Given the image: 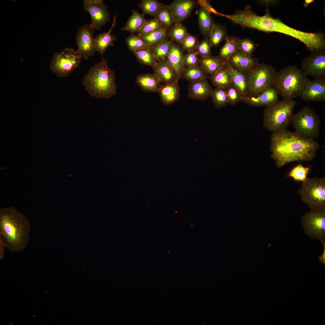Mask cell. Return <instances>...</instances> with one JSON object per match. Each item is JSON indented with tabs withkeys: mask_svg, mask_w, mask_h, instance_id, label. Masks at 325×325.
Here are the masks:
<instances>
[{
	"mask_svg": "<svg viewBox=\"0 0 325 325\" xmlns=\"http://www.w3.org/2000/svg\"><path fill=\"white\" fill-rule=\"evenodd\" d=\"M271 156L278 168L295 161H309L319 147L314 139L286 129L273 132L271 138Z\"/></svg>",
	"mask_w": 325,
	"mask_h": 325,
	"instance_id": "1",
	"label": "cell"
},
{
	"mask_svg": "<svg viewBox=\"0 0 325 325\" xmlns=\"http://www.w3.org/2000/svg\"><path fill=\"white\" fill-rule=\"evenodd\" d=\"M30 221L13 207L0 209V240L10 252H18L28 245Z\"/></svg>",
	"mask_w": 325,
	"mask_h": 325,
	"instance_id": "2",
	"label": "cell"
},
{
	"mask_svg": "<svg viewBox=\"0 0 325 325\" xmlns=\"http://www.w3.org/2000/svg\"><path fill=\"white\" fill-rule=\"evenodd\" d=\"M115 80L114 72L103 57L101 61L91 67L83 78V85L91 96L105 99L116 95Z\"/></svg>",
	"mask_w": 325,
	"mask_h": 325,
	"instance_id": "3",
	"label": "cell"
},
{
	"mask_svg": "<svg viewBox=\"0 0 325 325\" xmlns=\"http://www.w3.org/2000/svg\"><path fill=\"white\" fill-rule=\"evenodd\" d=\"M310 80L301 69L289 65L277 72L273 87L284 98L293 99L301 97Z\"/></svg>",
	"mask_w": 325,
	"mask_h": 325,
	"instance_id": "4",
	"label": "cell"
},
{
	"mask_svg": "<svg viewBox=\"0 0 325 325\" xmlns=\"http://www.w3.org/2000/svg\"><path fill=\"white\" fill-rule=\"evenodd\" d=\"M264 32H277L288 35L302 42L312 52L324 50L325 39L321 33H311L299 30L284 24L279 19L274 18L268 14Z\"/></svg>",
	"mask_w": 325,
	"mask_h": 325,
	"instance_id": "5",
	"label": "cell"
},
{
	"mask_svg": "<svg viewBox=\"0 0 325 325\" xmlns=\"http://www.w3.org/2000/svg\"><path fill=\"white\" fill-rule=\"evenodd\" d=\"M296 103L293 99L284 98L267 106L263 112L264 126L273 132L286 129Z\"/></svg>",
	"mask_w": 325,
	"mask_h": 325,
	"instance_id": "6",
	"label": "cell"
},
{
	"mask_svg": "<svg viewBox=\"0 0 325 325\" xmlns=\"http://www.w3.org/2000/svg\"><path fill=\"white\" fill-rule=\"evenodd\" d=\"M301 200L311 210L325 209V178H307L298 190Z\"/></svg>",
	"mask_w": 325,
	"mask_h": 325,
	"instance_id": "7",
	"label": "cell"
},
{
	"mask_svg": "<svg viewBox=\"0 0 325 325\" xmlns=\"http://www.w3.org/2000/svg\"><path fill=\"white\" fill-rule=\"evenodd\" d=\"M277 72L271 65L259 63L247 73L249 81L248 96L256 97L273 87Z\"/></svg>",
	"mask_w": 325,
	"mask_h": 325,
	"instance_id": "8",
	"label": "cell"
},
{
	"mask_svg": "<svg viewBox=\"0 0 325 325\" xmlns=\"http://www.w3.org/2000/svg\"><path fill=\"white\" fill-rule=\"evenodd\" d=\"M296 132L304 137L314 139L319 136L320 121L315 111L308 106L302 107L291 120Z\"/></svg>",
	"mask_w": 325,
	"mask_h": 325,
	"instance_id": "9",
	"label": "cell"
},
{
	"mask_svg": "<svg viewBox=\"0 0 325 325\" xmlns=\"http://www.w3.org/2000/svg\"><path fill=\"white\" fill-rule=\"evenodd\" d=\"M82 57L78 50L65 48L55 53L52 57L50 68L58 76L66 77L79 67Z\"/></svg>",
	"mask_w": 325,
	"mask_h": 325,
	"instance_id": "10",
	"label": "cell"
},
{
	"mask_svg": "<svg viewBox=\"0 0 325 325\" xmlns=\"http://www.w3.org/2000/svg\"><path fill=\"white\" fill-rule=\"evenodd\" d=\"M301 223L305 234L321 242L325 238V209L311 211L301 217Z\"/></svg>",
	"mask_w": 325,
	"mask_h": 325,
	"instance_id": "11",
	"label": "cell"
},
{
	"mask_svg": "<svg viewBox=\"0 0 325 325\" xmlns=\"http://www.w3.org/2000/svg\"><path fill=\"white\" fill-rule=\"evenodd\" d=\"M83 9L90 14V24L94 29L99 30L110 20L108 6L102 0H84Z\"/></svg>",
	"mask_w": 325,
	"mask_h": 325,
	"instance_id": "12",
	"label": "cell"
},
{
	"mask_svg": "<svg viewBox=\"0 0 325 325\" xmlns=\"http://www.w3.org/2000/svg\"><path fill=\"white\" fill-rule=\"evenodd\" d=\"M94 30L90 24H85L78 30L76 33L77 50L85 60L94 55L96 51L93 36Z\"/></svg>",
	"mask_w": 325,
	"mask_h": 325,
	"instance_id": "13",
	"label": "cell"
},
{
	"mask_svg": "<svg viewBox=\"0 0 325 325\" xmlns=\"http://www.w3.org/2000/svg\"><path fill=\"white\" fill-rule=\"evenodd\" d=\"M301 70L307 76L315 78L325 77L324 50L312 52L302 61Z\"/></svg>",
	"mask_w": 325,
	"mask_h": 325,
	"instance_id": "14",
	"label": "cell"
},
{
	"mask_svg": "<svg viewBox=\"0 0 325 325\" xmlns=\"http://www.w3.org/2000/svg\"><path fill=\"white\" fill-rule=\"evenodd\" d=\"M306 101H325V77L315 78L310 80L301 97Z\"/></svg>",
	"mask_w": 325,
	"mask_h": 325,
	"instance_id": "15",
	"label": "cell"
},
{
	"mask_svg": "<svg viewBox=\"0 0 325 325\" xmlns=\"http://www.w3.org/2000/svg\"><path fill=\"white\" fill-rule=\"evenodd\" d=\"M196 4L193 0H175L169 5L175 23H181L188 17Z\"/></svg>",
	"mask_w": 325,
	"mask_h": 325,
	"instance_id": "16",
	"label": "cell"
},
{
	"mask_svg": "<svg viewBox=\"0 0 325 325\" xmlns=\"http://www.w3.org/2000/svg\"><path fill=\"white\" fill-rule=\"evenodd\" d=\"M228 62L234 69L247 73L259 63L258 60L245 55L239 50L229 58Z\"/></svg>",
	"mask_w": 325,
	"mask_h": 325,
	"instance_id": "17",
	"label": "cell"
},
{
	"mask_svg": "<svg viewBox=\"0 0 325 325\" xmlns=\"http://www.w3.org/2000/svg\"><path fill=\"white\" fill-rule=\"evenodd\" d=\"M188 88V98L199 101H204L208 98L213 90L207 78L190 82Z\"/></svg>",
	"mask_w": 325,
	"mask_h": 325,
	"instance_id": "18",
	"label": "cell"
},
{
	"mask_svg": "<svg viewBox=\"0 0 325 325\" xmlns=\"http://www.w3.org/2000/svg\"><path fill=\"white\" fill-rule=\"evenodd\" d=\"M279 101V95L273 87L265 90L256 97L247 96L243 102L254 107L268 106Z\"/></svg>",
	"mask_w": 325,
	"mask_h": 325,
	"instance_id": "19",
	"label": "cell"
},
{
	"mask_svg": "<svg viewBox=\"0 0 325 325\" xmlns=\"http://www.w3.org/2000/svg\"><path fill=\"white\" fill-rule=\"evenodd\" d=\"M183 51L179 45L172 42L167 61L175 70L178 82L181 78V73L184 68V54Z\"/></svg>",
	"mask_w": 325,
	"mask_h": 325,
	"instance_id": "20",
	"label": "cell"
},
{
	"mask_svg": "<svg viewBox=\"0 0 325 325\" xmlns=\"http://www.w3.org/2000/svg\"><path fill=\"white\" fill-rule=\"evenodd\" d=\"M116 20L114 13L112 25L109 30L100 33L94 37L96 51L100 54L102 57L107 48L114 45L113 42L116 40V36L111 34L112 29L116 24Z\"/></svg>",
	"mask_w": 325,
	"mask_h": 325,
	"instance_id": "21",
	"label": "cell"
},
{
	"mask_svg": "<svg viewBox=\"0 0 325 325\" xmlns=\"http://www.w3.org/2000/svg\"><path fill=\"white\" fill-rule=\"evenodd\" d=\"M180 88L178 82L175 81L162 85L158 92L161 102L168 105L178 100L180 96Z\"/></svg>",
	"mask_w": 325,
	"mask_h": 325,
	"instance_id": "22",
	"label": "cell"
},
{
	"mask_svg": "<svg viewBox=\"0 0 325 325\" xmlns=\"http://www.w3.org/2000/svg\"><path fill=\"white\" fill-rule=\"evenodd\" d=\"M152 68L154 73L162 82L166 84L178 82L175 70L167 60L157 62Z\"/></svg>",
	"mask_w": 325,
	"mask_h": 325,
	"instance_id": "23",
	"label": "cell"
},
{
	"mask_svg": "<svg viewBox=\"0 0 325 325\" xmlns=\"http://www.w3.org/2000/svg\"><path fill=\"white\" fill-rule=\"evenodd\" d=\"M226 67L231 74L233 85L239 91L243 98L247 96L249 81L247 73L234 69L228 61Z\"/></svg>",
	"mask_w": 325,
	"mask_h": 325,
	"instance_id": "24",
	"label": "cell"
},
{
	"mask_svg": "<svg viewBox=\"0 0 325 325\" xmlns=\"http://www.w3.org/2000/svg\"><path fill=\"white\" fill-rule=\"evenodd\" d=\"M200 66L211 77L220 69L226 66L227 61L220 56L200 57Z\"/></svg>",
	"mask_w": 325,
	"mask_h": 325,
	"instance_id": "25",
	"label": "cell"
},
{
	"mask_svg": "<svg viewBox=\"0 0 325 325\" xmlns=\"http://www.w3.org/2000/svg\"><path fill=\"white\" fill-rule=\"evenodd\" d=\"M136 82L142 89L151 92H158L162 85V82L154 73L139 75Z\"/></svg>",
	"mask_w": 325,
	"mask_h": 325,
	"instance_id": "26",
	"label": "cell"
},
{
	"mask_svg": "<svg viewBox=\"0 0 325 325\" xmlns=\"http://www.w3.org/2000/svg\"><path fill=\"white\" fill-rule=\"evenodd\" d=\"M198 23L203 35L209 37L215 23L209 11L204 6L201 5L198 11Z\"/></svg>",
	"mask_w": 325,
	"mask_h": 325,
	"instance_id": "27",
	"label": "cell"
},
{
	"mask_svg": "<svg viewBox=\"0 0 325 325\" xmlns=\"http://www.w3.org/2000/svg\"><path fill=\"white\" fill-rule=\"evenodd\" d=\"M210 79L216 88L226 89L233 84L231 74L226 66L217 71Z\"/></svg>",
	"mask_w": 325,
	"mask_h": 325,
	"instance_id": "28",
	"label": "cell"
},
{
	"mask_svg": "<svg viewBox=\"0 0 325 325\" xmlns=\"http://www.w3.org/2000/svg\"><path fill=\"white\" fill-rule=\"evenodd\" d=\"M146 20L143 15L133 9L132 14L129 17L125 26L122 28L121 30L128 31L133 35L141 29Z\"/></svg>",
	"mask_w": 325,
	"mask_h": 325,
	"instance_id": "29",
	"label": "cell"
},
{
	"mask_svg": "<svg viewBox=\"0 0 325 325\" xmlns=\"http://www.w3.org/2000/svg\"><path fill=\"white\" fill-rule=\"evenodd\" d=\"M168 29L162 27L158 30L140 36L151 48L154 46L168 39Z\"/></svg>",
	"mask_w": 325,
	"mask_h": 325,
	"instance_id": "30",
	"label": "cell"
},
{
	"mask_svg": "<svg viewBox=\"0 0 325 325\" xmlns=\"http://www.w3.org/2000/svg\"><path fill=\"white\" fill-rule=\"evenodd\" d=\"M181 77L190 82L209 78V76L200 65L184 68L182 72Z\"/></svg>",
	"mask_w": 325,
	"mask_h": 325,
	"instance_id": "31",
	"label": "cell"
},
{
	"mask_svg": "<svg viewBox=\"0 0 325 325\" xmlns=\"http://www.w3.org/2000/svg\"><path fill=\"white\" fill-rule=\"evenodd\" d=\"M240 39L235 36H228L220 51L219 56L228 61L232 55L239 50L238 44Z\"/></svg>",
	"mask_w": 325,
	"mask_h": 325,
	"instance_id": "32",
	"label": "cell"
},
{
	"mask_svg": "<svg viewBox=\"0 0 325 325\" xmlns=\"http://www.w3.org/2000/svg\"><path fill=\"white\" fill-rule=\"evenodd\" d=\"M138 60L142 64L149 66L152 68L157 64L151 48H141L133 52Z\"/></svg>",
	"mask_w": 325,
	"mask_h": 325,
	"instance_id": "33",
	"label": "cell"
},
{
	"mask_svg": "<svg viewBox=\"0 0 325 325\" xmlns=\"http://www.w3.org/2000/svg\"><path fill=\"white\" fill-rule=\"evenodd\" d=\"M172 42L167 39L152 48L154 56L158 62L167 60Z\"/></svg>",
	"mask_w": 325,
	"mask_h": 325,
	"instance_id": "34",
	"label": "cell"
},
{
	"mask_svg": "<svg viewBox=\"0 0 325 325\" xmlns=\"http://www.w3.org/2000/svg\"><path fill=\"white\" fill-rule=\"evenodd\" d=\"M161 22L162 27L169 29L175 24L172 11L169 5H164L155 17Z\"/></svg>",
	"mask_w": 325,
	"mask_h": 325,
	"instance_id": "35",
	"label": "cell"
},
{
	"mask_svg": "<svg viewBox=\"0 0 325 325\" xmlns=\"http://www.w3.org/2000/svg\"><path fill=\"white\" fill-rule=\"evenodd\" d=\"M164 5L156 0H142L138 6L142 11L144 16L148 15L155 17L160 8Z\"/></svg>",
	"mask_w": 325,
	"mask_h": 325,
	"instance_id": "36",
	"label": "cell"
},
{
	"mask_svg": "<svg viewBox=\"0 0 325 325\" xmlns=\"http://www.w3.org/2000/svg\"><path fill=\"white\" fill-rule=\"evenodd\" d=\"M210 96L216 109L222 108L229 104L226 88H216L213 89Z\"/></svg>",
	"mask_w": 325,
	"mask_h": 325,
	"instance_id": "37",
	"label": "cell"
},
{
	"mask_svg": "<svg viewBox=\"0 0 325 325\" xmlns=\"http://www.w3.org/2000/svg\"><path fill=\"white\" fill-rule=\"evenodd\" d=\"M228 36L225 28L219 24H215L210 33L209 39L212 47H216Z\"/></svg>",
	"mask_w": 325,
	"mask_h": 325,
	"instance_id": "38",
	"label": "cell"
},
{
	"mask_svg": "<svg viewBox=\"0 0 325 325\" xmlns=\"http://www.w3.org/2000/svg\"><path fill=\"white\" fill-rule=\"evenodd\" d=\"M169 29V36L172 40L180 44L189 34L187 28L181 23H175Z\"/></svg>",
	"mask_w": 325,
	"mask_h": 325,
	"instance_id": "39",
	"label": "cell"
},
{
	"mask_svg": "<svg viewBox=\"0 0 325 325\" xmlns=\"http://www.w3.org/2000/svg\"><path fill=\"white\" fill-rule=\"evenodd\" d=\"M310 168L305 167L301 164H299L293 167L289 172L287 177L292 178L297 182H304L306 178Z\"/></svg>",
	"mask_w": 325,
	"mask_h": 325,
	"instance_id": "40",
	"label": "cell"
},
{
	"mask_svg": "<svg viewBox=\"0 0 325 325\" xmlns=\"http://www.w3.org/2000/svg\"><path fill=\"white\" fill-rule=\"evenodd\" d=\"M162 27L160 21L156 17L146 20L144 24L137 32L139 36L150 33L159 30Z\"/></svg>",
	"mask_w": 325,
	"mask_h": 325,
	"instance_id": "41",
	"label": "cell"
},
{
	"mask_svg": "<svg viewBox=\"0 0 325 325\" xmlns=\"http://www.w3.org/2000/svg\"><path fill=\"white\" fill-rule=\"evenodd\" d=\"M126 42L129 49L131 51L144 48H151L147 44L138 34L132 35L126 39Z\"/></svg>",
	"mask_w": 325,
	"mask_h": 325,
	"instance_id": "42",
	"label": "cell"
},
{
	"mask_svg": "<svg viewBox=\"0 0 325 325\" xmlns=\"http://www.w3.org/2000/svg\"><path fill=\"white\" fill-rule=\"evenodd\" d=\"M238 46L239 51L249 57L252 56L256 47V44L248 38L240 39Z\"/></svg>",
	"mask_w": 325,
	"mask_h": 325,
	"instance_id": "43",
	"label": "cell"
},
{
	"mask_svg": "<svg viewBox=\"0 0 325 325\" xmlns=\"http://www.w3.org/2000/svg\"><path fill=\"white\" fill-rule=\"evenodd\" d=\"M199 43L197 37L189 33L180 44L183 50L187 51L196 50Z\"/></svg>",
	"mask_w": 325,
	"mask_h": 325,
	"instance_id": "44",
	"label": "cell"
},
{
	"mask_svg": "<svg viewBox=\"0 0 325 325\" xmlns=\"http://www.w3.org/2000/svg\"><path fill=\"white\" fill-rule=\"evenodd\" d=\"M228 103L233 106L243 101V98L237 89L232 84L226 88Z\"/></svg>",
	"mask_w": 325,
	"mask_h": 325,
	"instance_id": "45",
	"label": "cell"
},
{
	"mask_svg": "<svg viewBox=\"0 0 325 325\" xmlns=\"http://www.w3.org/2000/svg\"><path fill=\"white\" fill-rule=\"evenodd\" d=\"M212 47L209 39L206 38L199 43L196 51L200 57L209 56L212 54L211 49Z\"/></svg>",
	"mask_w": 325,
	"mask_h": 325,
	"instance_id": "46",
	"label": "cell"
},
{
	"mask_svg": "<svg viewBox=\"0 0 325 325\" xmlns=\"http://www.w3.org/2000/svg\"><path fill=\"white\" fill-rule=\"evenodd\" d=\"M198 56L196 50L187 51L184 56V68L199 65L200 60Z\"/></svg>",
	"mask_w": 325,
	"mask_h": 325,
	"instance_id": "47",
	"label": "cell"
},
{
	"mask_svg": "<svg viewBox=\"0 0 325 325\" xmlns=\"http://www.w3.org/2000/svg\"><path fill=\"white\" fill-rule=\"evenodd\" d=\"M257 3L261 5L265 6H270L275 5L278 3V1L271 0H263L257 1Z\"/></svg>",
	"mask_w": 325,
	"mask_h": 325,
	"instance_id": "48",
	"label": "cell"
},
{
	"mask_svg": "<svg viewBox=\"0 0 325 325\" xmlns=\"http://www.w3.org/2000/svg\"><path fill=\"white\" fill-rule=\"evenodd\" d=\"M323 246V249L322 254L319 257V259L321 263L325 265V242L324 241L322 242Z\"/></svg>",
	"mask_w": 325,
	"mask_h": 325,
	"instance_id": "49",
	"label": "cell"
},
{
	"mask_svg": "<svg viewBox=\"0 0 325 325\" xmlns=\"http://www.w3.org/2000/svg\"><path fill=\"white\" fill-rule=\"evenodd\" d=\"M5 247H6L4 243L0 240V255L1 258H2L3 256L4 249Z\"/></svg>",
	"mask_w": 325,
	"mask_h": 325,
	"instance_id": "50",
	"label": "cell"
},
{
	"mask_svg": "<svg viewBox=\"0 0 325 325\" xmlns=\"http://www.w3.org/2000/svg\"><path fill=\"white\" fill-rule=\"evenodd\" d=\"M314 2V1L313 0H305L303 5L305 7H307L308 5Z\"/></svg>",
	"mask_w": 325,
	"mask_h": 325,
	"instance_id": "51",
	"label": "cell"
}]
</instances>
